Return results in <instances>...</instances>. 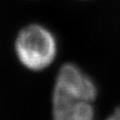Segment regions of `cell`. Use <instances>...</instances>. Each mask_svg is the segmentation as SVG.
<instances>
[{
    "mask_svg": "<svg viewBox=\"0 0 120 120\" xmlns=\"http://www.w3.org/2000/svg\"><path fill=\"white\" fill-rule=\"evenodd\" d=\"M97 87L73 63L62 65L52 91V120H95Z\"/></svg>",
    "mask_w": 120,
    "mask_h": 120,
    "instance_id": "cell-1",
    "label": "cell"
},
{
    "mask_svg": "<svg viewBox=\"0 0 120 120\" xmlns=\"http://www.w3.org/2000/svg\"><path fill=\"white\" fill-rule=\"evenodd\" d=\"M18 60L32 71H41L51 65L57 55V41L45 26L31 23L19 30L14 42Z\"/></svg>",
    "mask_w": 120,
    "mask_h": 120,
    "instance_id": "cell-2",
    "label": "cell"
},
{
    "mask_svg": "<svg viewBox=\"0 0 120 120\" xmlns=\"http://www.w3.org/2000/svg\"><path fill=\"white\" fill-rule=\"evenodd\" d=\"M105 120H120V106H117Z\"/></svg>",
    "mask_w": 120,
    "mask_h": 120,
    "instance_id": "cell-3",
    "label": "cell"
},
{
    "mask_svg": "<svg viewBox=\"0 0 120 120\" xmlns=\"http://www.w3.org/2000/svg\"><path fill=\"white\" fill-rule=\"evenodd\" d=\"M80 1H88V0H80Z\"/></svg>",
    "mask_w": 120,
    "mask_h": 120,
    "instance_id": "cell-4",
    "label": "cell"
}]
</instances>
